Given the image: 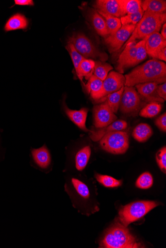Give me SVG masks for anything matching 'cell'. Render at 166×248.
Returning a JSON list of instances; mask_svg holds the SVG:
<instances>
[{
    "label": "cell",
    "instance_id": "obj_32",
    "mask_svg": "<svg viewBox=\"0 0 166 248\" xmlns=\"http://www.w3.org/2000/svg\"><path fill=\"white\" fill-rule=\"evenodd\" d=\"M153 184L152 175L149 172H145L141 174L137 178L135 186L141 189H148L151 188Z\"/></svg>",
    "mask_w": 166,
    "mask_h": 248
},
{
    "label": "cell",
    "instance_id": "obj_9",
    "mask_svg": "<svg viewBox=\"0 0 166 248\" xmlns=\"http://www.w3.org/2000/svg\"><path fill=\"white\" fill-rule=\"evenodd\" d=\"M135 26L133 25L122 26L115 34L105 38V42L111 53L119 50L123 46L124 43H126L131 37Z\"/></svg>",
    "mask_w": 166,
    "mask_h": 248
},
{
    "label": "cell",
    "instance_id": "obj_23",
    "mask_svg": "<svg viewBox=\"0 0 166 248\" xmlns=\"http://www.w3.org/2000/svg\"><path fill=\"white\" fill-rule=\"evenodd\" d=\"M91 155V149L89 146L81 149L75 156V166L79 171L84 170L86 167Z\"/></svg>",
    "mask_w": 166,
    "mask_h": 248
},
{
    "label": "cell",
    "instance_id": "obj_13",
    "mask_svg": "<svg viewBox=\"0 0 166 248\" xmlns=\"http://www.w3.org/2000/svg\"><path fill=\"white\" fill-rule=\"evenodd\" d=\"M159 84L156 82H147L135 85L138 93L145 102L163 103L164 100L160 98L156 93Z\"/></svg>",
    "mask_w": 166,
    "mask_h": 248
},
{
    "label": "cell",
    "instance_id": "obj_40",
    "mask_svg": "<svg viewBox=\"0 0 166 248\" xmlns=\"http://www.w3.org/2000/svg\"><path fill=\"white\" fill-rule=\"evenodd\" d=\"M157 60H160L164 61H166V48L162 50L159 54Z\"/></svg>",
    "mask_w": 166,
    "mask_h": 248
},
{
    "label": "cell",
    "instance_id": "obj_8",
    "mask_svg": "<svg viewBox=\"0 0 166 248\" xmlns=\"http://www.w3.org/2000/svg\"><path fill=\"white\" fill-rule=\"evenodd\" d=\"M126 78L121 74L112 72L103 81L100 91L93 98L99 100L105 98L108 95L119 90L125 84Z\"/></svg>",
    "mask_w": 166,
    "mask_h": 248
},
{
    "label": "cell",
    "instance_id": "obj_10",
    "mask_svg": "<svg viewBox=\"0 0 166 248\" xmlns=\"http://www.w3.org/2000/svg\"><path fill=\"white\" fill-rule=\"evenodd\" d=\"M94 123L97 128L105 127L117 119L109 106L105 103L96 105L93 108Z\"/></svg>",
    "mask_w": 166,
    "mask_h": 248
},
{
    "label": "cell",
    "instance_id": "obj_18",
    "mask_svg": "<svg viewBox=\"0 0 166 248\" xmlns=\"http://www.w3.org/2000/svg\"><path fill=\"white\" fill-rule=\"evenodd\" d=\"M89 17L95 30L100 35L104 37L109 35L105 20L96 10L90 11Z\"/></svg>",
    "mask_w": 166,
    "mask_h": 248
},
{
    "label": "cell",
    "instance_id": "obj_35",
    "mask_svg": "<svg viewBox=\"0 0 166 248\" xmlns=\"http://www.w3.org/2000/svg\"><path fill=\"white\" fill-rule=\"evenodd\" d=\"M138 44V46L134 66L137 65L146 59L148 55L146 49H145V40L144 39L142 40Z\"/></svg>",
    "mask_w": 166,
    "mask_h": 248
},
{
    "label": "cell",
    "instance_id": "obj_25",
    "mask_svg": "<svg viewBox=\"0 0 166 248\" xmlns=\"http://www.w3.org/2000/svg\"><path fill=\"white\" fill-rule=\"evenodd\" d=\"M97 12L105 20L109 35L115 34L122 27L119 18L116 17L99 11H97Z\"/></svg>",
    "mask_w": 166,
    "mask_h": 248
},
{
    "label": "cell",
    "instance_id": "obj_2",
    "mask_svg": "<svg viewBox=\"0 0 166 248\" xmlns=\"http://www.w3.org/2000/svg\"><path fill=\"white\" fill-rule=\"evenodd\" d=\"M100 246L106 248H142L128 228L117 221L107 230Z\"/></svg>",
    "mask_w": 166,
    "mask_h": 248
},
{
    "label": "cell",
    "instance_id": "obj_7",
    "mask_svg": "<svg viewBox=\"0 0 166 248\" xmlns=\"http://www.w3.org/2000/svg\"><path fill=\"white\" fill-rule=\"evenodd\" d=\"M141 103L135 88L133 86H124L119 107L122 113H135L141 107Z\"/></svg>",
    "mask_w": 166,
    "mask_h": 248
},
{
    "label": "cell",
    "instance_id": "obj_12",
    "mask_svg": "<svg viewBox=\"0 0 166 248\" xmlns=\"http://www.w3.org/2000/svg\"><path fill=\"white\" fill-rule=\"evenodd\" d=\"M144 39L147 54L153 59L157 60L160 52L166 48V40L159 32H154Z\"/></svg>",
    "mask_w": 166,
    "mask_h": 248
},
{
    "label": "cell",
    "instance_id": "obj_16",
    "mask_svg": "<svg viewBox=\"0 0 166 248\" xmlns=\"http://www.w3.org/2000/svg\"><path fill=\"white\" fill-rule=\"evenodd\" d=\"M94 7L97 11L120 17V13L117 0H97Z\"/></svg>",
    "mask_w": 166,
    "mask_h": 248
},
{
    "label": "cell",
    "instance_id": "obj_6",
    "mask_svg": "<svg viewBox=\"0 0 166 248\" xmlns=\"http://www.w3.org/2000/svg\"><path fill=\"white\" fill-rule=\"evenodd\" d=\"M129 135L127 132L122 131L108 133L100 140L101 148L115 155L126 153L129 148Z\"/></svg>",
    "mask_w": 166,
    "mask_h": 248
},
{
    "label": "cell",
    "instance_id": "obj_4",
    "mask_svg": "<svg viewBox=\"0 0 166 248\" xmlns=\"http://www.w3.org/2000/svg\"><path fill=\"white\" fill-rule=\"evenodd\" d=\"M159 202L152 201H140L122 207L119 211V222L126 227L144 217L159 205Z\"/></svg>",
    "mask_w": 166,
    "mask_h": 248
},
{
    "label": "cell",
    "instance_id": "obj_14",
    "mask_svg": "<svg viewBox=\"0 0 166 248\" xmlns=\"http://www.w3.org/2000/svg\"><path fill=\"white\" fill-rule=\"evenodd\" d=\"M128 127V123L127 122L123 120L116 121L109 125L99 128L96 131H91L90 137L91 139L94 141H98L104 136L106 134L116 131H122L126 129Z\"/></svg>",
    "mask_w": 166,
    "mask_h": 248
},
{
    "label": "cell",
    "instance_id": "obj_15",
    "mask_svg": "<svg viewBox=\"0 0 166 248\" xmlns=\"http://www.w3.org/2000/svg\"><path fill=\"white\" fill-rule=\"evenodd\" d=\"M65 108L66 114L72 122L82 130L86 132L91 131L86 126L88 109L82 108L79 110H72L66 106Z\"/></svg>",
    "mask_w": 166,
    "mask_h": 248
},
{
    "label": "cell",
    "instance_id": "obj_3",
    "mask_svg": "<svg viewBox=\"0 0 166 248\" xmlns=\"http://www.w3.org/2000/svg\"><path fill=\"white\" fill-rule=\"evenodd\" d=\"M166 14H155L148 11L144 12L141 20L123 48L129 43L138 39H144L154 32H159L162 26L166 23Z\"/></svg>",
    "mask_w": 166,
    "mask_h": 248
},
{
    "label": "cell",
    "instance_id": "obj_31",
    "mask_svg": "<svg viewBox=\"0 0 166 248\" xmlns=\"http://www.w3.org/2000/svg\"><path fill=\"white\" fill-rule=\"evenodd\" d=\"M103 81L92 75L88 79V82L85 85V87L93 98L100 90Z\"/></svg>",
    "mask_w": 166,
    "mask_h": 248
},
{
    "label": "cell",
    "instance_id": "obj_29",
    "mask_svg": "<svg viewBox=\"0 0 166 248\" xmlns=\"http://www.w3.org/2000/svg\"><path fill=\"white\" fill-rule=\"evenodd\" d=\"M113 69V66L110 64L101 61H97L95 62L93 75L103 81Z\"/></svg>",
    "mask_w": 166,
    "mask_h": 248
},
{
    "label": "cell",
    "instance_id": "obj_37",
    "mask_svg": "<svg viewBox=\"0 0 166 248\" xmlns=\"http://www.w3.org/2000/svg\"><path fill=\"white\" fill-rule=\"evenodd\" d=\"M155 125L162 131H166V113L158 118L155 122Z\"/></svg>",
    "mask_w": 166,
    "mask_h": 248
},
{
    "label": "cell",
    "instance_id": "obj_39",
    "mask_svg": "<svg viewBox=\"0 0 166 248\" xmlns=\"http://www.w3.org/2000/svg\"><path fill=\"white\" fill-rule=\"evenodd\" d=\"M16 5L20 6H33L34 3L32 0H15Z\"/></svg>",
    "mask_w": 166,
    "mask_h": 248
},
{
    "label": "cell",
    "instance_id": "obj_1",
    "mask_svg": "<svg viewBox=\"0 0 166 248\" xmlns=\"http://www.w3.org/2000/svg\"><path fill=\"white\" fill-rule=\"evenodd\" d=\"M124 77L126 78L124 86L128 87L151 82H156L159 85L166 82V65L162 61L152 59L135 67Z\"/></svg>",
    "mask_w": 166,
    "mask_h": 248
},
{
    "label": "cell",
    "instance_id": "obj_21",
    "mask_svg": "<svg viewBox=\"0 0 166 248\" xmlns=\"http://www.w3.org/2000/svg\"><path fill=\"white\" fill-rule=\"evenodd\" d=\"M95 65V62L91 59L83 60L79 64L76 71L79 78L82 81L84 78L88 80L93 75Z\"/></svg>",
    "mask_w": 166,
    "mask_h": 248
},
{
    "label": "cell",
    "instance_id": "obj_33",
    "mask_svg": "<svg viewBox=\"0 0 166 248\" xmlns=\"http://www.w3.org/2000/svg\"><path fill=\"white\" fill-rule=\"evenodd\" d=\"M144 12L142 11L133 14H128L120 18L122 26L133 25L136 26L142 18Z\"/></svg>",
    "mask_w": 166,
    "mask_h": 248
},
{
    "label": "cell",
    "instance_id": "obj_38",
    "mask_svg": "<svg viewBox=\"0 0 166 248\" xmlns=\"http://www.w3.org/2000/svg\"><path fill=\"white\" fill-rule=\"evenodd\" d=\"M156 93L158 96L163 99L164 101L166 100V82L158 85L156 90Z\"/></svg>",
    "mask_w": 166,
    "mask_h": 248
},
{
    "label": "cell",
    "instance_id": "obj_36",
    "mask_svg": "<svg viewBox=\"0 0 166 248\" xmlns=\"http://www.w3.org/2000/svg\"><path fill=\"white\" fill-rule=\"evenodd\" d=\"M156 159L157 164L164 173L166 172V147H163L156 154Z\"/></svg>",
    "mask_w": 166,
    "mask_h": 248
},
{
    "label": "cell",
    "instance_id": "obj_26",
    "mask_svg": "<svg viewBox=\"0 0 166 248\" xmlns=\"http://www.w3.org/2000/svg\"><path fill=\"white\" fill-rule=\"evenodd\" d=\"M71 183L75 193L80 198L85 200L90 198L91 196L90 191L86 184L75 178H72Z\"/></svg>",
    "mask_w": 166,
    "mask_h": 248
},
{
    "label": "cell",
    "instance_id": "obj_41",
    "mask_svg": "<svg viewBox=\"0 0 166 248\" xmlns=\"http://www.w3.org/2000/svg\"><path fill=\"white\" fill-rule=\"evenodd\" d=\"M161 35L163 37V38L166 40V24L165 23L162 28V30L161 31Z\"/></svg>",
    "mask_w": 166,
    "mask_h": 248
},
{
    "label": "cell",
    "instance_id": "obj_34",
    "mask_svg": "<svg viewBox=\"0 0 166 248\" xmlns=\"http://www.w3.org/2000/svg\"><path fill=\"white\" fill-rule=\"evenodd\" d=\"M66 48L71 56L75 69L76 71L80 62L85 58L83 57L76 51L73 44L68 43Z\"/></svg>",
    "mask_w": 166,
    "mask_h": 248
},
{
    "label": "cell",
    "instance_id": "obj_17",
    "mask_svg": "<svg viewBox=\"0 0 166 248\" xmlns=\"http://www.w3.org/2000/svg\"><path fill=\"white\" fill-rule=\"evenodd\" d=\"M32 154L35 163L40 168L47 169L50 165L51 156L45 146L38 149H33Z\"/></svg>",
    "mask_w": 166,
    "mask_h": 248
},
{
    "label": "cell",
    "instance_id": "obj_19",
    "mask_svg": "<svg viewBox=\"0 0 166 248\" xmlns=\"http://www.w3.org/2000/svg\"><path fill=\"white\" fill-rule=\"evenodd\" d=\"M121 17L143 11L139 0H117Z\"/></svg>",
    "mask_w": 166,
    "mask_h": 248
},
{
    "label": "cell",
    "instance_id": "obj_22",
    "mask_svg": "<svg viewBox=\"0 0 166 248\" xmlns=\"http://www.w3.org/2000/svg\"><path fill=\"white\" fill-rule=\"evenodd\" d=\"M153 135L151 127L147 124H140L134 129L133 132V138L138 142L147 141Z\"/></svg>",
    "mask_w": 166,
    "mask_h": 248
},
{
    "label": "cell",
    "instance_id": "obj_28",
    "mask_svg": "<svg viewBox=\"0 0 166 248\" xmlns=\"http://www.w3.org/2000/svg\"><path fill=\"white\" fill-rule=\"evenodd\" d=\"M124 86H123L118 91L108 95L104 98L101 99L109 106L114 113H117L119 107L121 96L123 92Z\"/></svg>",
    "mask_w": 166,
    "mask_h": 248
},
{
    "label": "cell",
    "instance_id": "obj_24",
    "mask_svg": "<svg viewBox=\"0 0 166 248\" xmlns=\"http://www.w3.org/2000/svg\"><path fill=\"white\" fill-rule=\"evenodd\" d=\"M141 8L144 12L148 11L158 14H165L166 2L161 0H145L142 1Z\"/></svg>",
    "mask_w": 166,
    "mask_h": 248
},
{
    "label": "cell",
    "instance_id": "obj_20",
    "mask_svg": "<svg viewBox=\"0 0 166 248\" xmlns=\"http://www.w3.org/2000/svg\"><path fill=\"white\" fill-rule=\"evenodd\" d=\"M29 22L23 15L17 14L12 16L7 21L5 27L6 31L17 30H24L27 28Z\"/></svg>",
    "mask_w": 166,
    "mask_h": 248
},
{
    "label": "cell",
    "instance_id": "obj_30",
    "mask_svg": "<svg viewBox=\"0 0 166 248\" xmlns=\"http://www.w3.org/2000/svg\"><path fill=\"white\" fill-rule=\"evenodd\" d=\"M97 181L107 188H115L120 186L122 184L121 180L106 175L96 173L95 175Z\"/></svg>",
    "mask_w": 166,
    "mask_h": 248
},
{
    "label": "cell",
    "instance_id": "obj_27",
    "mask_svg": "<svg viewBox=\"0 0 166 248\" xmlns=\"http://www.w3.org/2000/svg\"><path fill=\"white\" fill-rule=\"evenodd\" d=\"M162 109V105L157 102H151L143 108L139 112V116L145 118H152L157 116Z\"/></svg>",
    "mask_w": 166,
    "mask_h": 248
},
{
    "label": "cell",
    "instance_id": "obj_11",
    "mask_svg": "<svg viewBox=\"0 0 166 248\" xmlns=\"http://www.w3.org/2000/svg\"><path fill=\"white\" fill-rule=\"evenodd\" d=\"M138 44L136 41L129 43L120 54L117 61L116 70L123 74L129 67L134 66Z\"/></svg>",
    "mask_w": 166,
    "mask_h": 248
},
{
    "label": "cell",
    "instance_id": "obj_5",
    "mask_svg": "<svg viewBox=\"0 0 166 248\" xmlns=\"http://www.w3.org/2000/svg\"><path fill=\"white\" fill-rule=\"evenodd\" d=\"M68 43L73 44L76 51L85 59L99 58L101 62L108 59V55L105 53L100 52L92 41L84 34L74 33L69 38Z\"/></svg>",
    "mask_w": 166,
    "mask_h": 248
}]
</instances>
